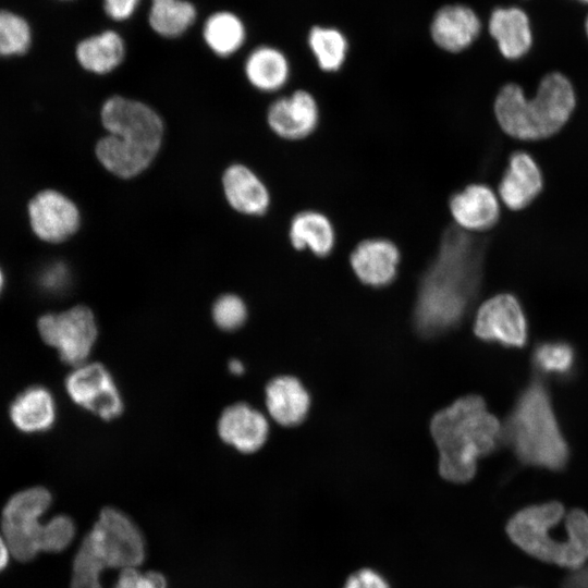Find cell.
<instances>
[{"label": "cell", "instance_id": "cell-1", "mask_svg": "<svg viewBox=\"0 0 588 588\" xmlns=\"http://www.w3.org/2000/svg\"><path fill=\"white\" fill-rule=\"evenodd\" d=\"M480 278L481 252L471 235L456 228L446 232L420 281L414 310L417 331L431 338L456 327L478 293Z\"/></svg>", "mask_w": 588, "mask_h": 588}, {"label": "cell", "instance_id": "cell-2", "mask_svg": "<svg viewBox=\"0 0 588 588\" xmlns=\"http://www.w3.org/2000/svg\"><path fill=\"white\" fill-rule=\"evenodd\" d=\"M430 429L439 451L440 475L454 483L469 481L478 460L503 441L502 422L478 395L463 396L437 413Z\"/></svg>", "mask_w": 588, "mask_h": 588}, {"label": "cell", "instance_id": "cell-3", "mask_svg": "<svg viewBox=\"0 0 588 588\" xmlns=\"http://www.w3.org/2000/svg\"><path fill=\"white\" fill-rule=\"evenodd\" d=\"M503 426V441L527 466L561 470L569 448L548 388L540 380L522 390Z\"/></svg>", "mask_w": 588, "mask_h": 588}, {"label": "cell", "instance_id": "cell-4", "mask_svg": "<svg viewBox=\"0 0 588 588\" xmlns=\"http://www.w3.org/2000/svg\"><path fill=\"white\" fill-rule=\"evenodd\" d=\"M510 538L527 553L565 567L588 560V515L559 502L528 506L507 524Z\"/></svg>", "mask_w": 588, "mask_h": 588}, {"label": "cell", "instance_id": "cell-5", "mask_svg": "<svg viewBox=\"0 0 588 588\" xmlns=\"http://www.w3.org/2000/svg\"><path fill=\"white\" fill-rule=\"evenodd\" d=\"M144 559L145 541L137 526L120 510L105 507L74 556L70 588H102V571L138 567Z\"/></svg>", "mask_w": 588, "mask_h": 588}, {"label": "cell", "instance_id": "cell-6", "mask_svg": "<svg viewBox=\"0 0 588 588\" xmlns=\"http://www.w3.org/2000/svg\"><path fill=\"white\" fill-rule=\"evenodd\" d=\"M577 107V90L565 74L543 75L523 105L525 143L537 144L560 134L572 121Z\"/></svg>", "mask_w": 588, "mask_h": 588}, {"label": "cell", "instance_id": "cell-7", "mask_svg": "<svg viewBox=\"0 0 588 588\" xmlns=\"http://www.w3.org/2000/svg\"><path fill=\"white\" fill-rule=\"evenodd\" d=\"M51 502L48 489L34 486L15 492L4 504L1 534L17 561L28 562L42 552L47 523L41 517Z\"/></svg>", "mask_w": 588, "mask_h": 588}, {"label": "cell", "instance_id": "cell-8", "mask_svg": "<svg viewBox=\"0 0 588 588\" xmlns=\"http://www.w3.org/2000/svg\"><path fill=\"white\" fill-rule=\"evenodd\" d=\"M100 120L107 134L125 147L152 159L158 155L164 125L148 105L115 95L102 103Z\"/></svg>", "mask_w": 588, "mask_h": 588}, {"label": "cell", "instance_id": "cell-9", "mask_svg": "<svg viewBox=\"0 0 588 588\" xmlns=\"http://www.w3.org/2000/svg\"><path fill=\"white\" fill-rule=\"evenodd\" d=\"M37 330L42 342L72 367L87 362L98 338L96 317L90 308L83 305L41 315Z\"/></svg>", "mask_w": 588, "mask_h": 588}, {"label": "cell", "instance_id": "cell-10", "mask_svg": "<svg viewBox=\"0 0 588 588\" xmlns=\"http://www.w3.org/2000/svg\"><path fill=\"white\" fill-rule=\"evenodd\" d=\"M64 385L74 404L103 420H112L123 412L119 389L109 370L100 363L85 362L73 367Z\"/></svg>", "mask_w": 588, "mask_h": 588}, {"label": "cell", "instance_id": "cell-11", "mask_svg": "<svg viewBox=\"0 0 588 588\" xmlns=\"http://www.w3.org/2000/svg\"><path fill=\"white\" fill-rule=\"evenodd\" d=\"M474 331L482 341L523 347L528 339V322L519 299L507 292L486 299L477 310Z\"/></svg>", "mask_w": 588, "mask_h": 588}, {"label": "cell", "instance_id": "cell-12", "mask_svg": "<svg viewBox=\"0 0 588 588\" xmlns=\"http://www.w3.org/2000/svg\"><path fill=\"white\" fill-rule=\"evenodd\" d=\"M546 188V174L539 160L526 148L507 157L495 191L503 208L517 213L530 208Z\"/></svg>", "mask_w": 588, "mask_h": 588}, {"label": "cell", "instance_id": "cell-13", "mask_svg": "<svg viewBox=\"0 0 588 588\" xmlns=\"http://www.w3.org/2000/svg\"><path fill=\"white\" fill-rule=\"evenodd\" d=\"M28 218L35 235L51 244L69 240L81 225L76 204L56 189H44L30 199Z\"/></svg>", "mask_w": 588, "mask_h": 588}, {"label": "cell", "instance_id": "cell-14", "mask_svg": "<svg viewBox=\"0 0 588 588\" xmlns=\"http://www.w3.org/2000/svg\"><path fill=\"white\" fill-rule=\"evenodd\" d=\"M503 206L495 187L473 182L453 194L449 211L456 229L473 234L494 228L502 217Z\"/></svg>", "mask_w": 588, "mask_h": 588}, {"label": "cell", "instance_id": "cell-15", "mask_svg": "<svg viewBox=\"0 0 588 588\" xmlns=\"http://www.w3.org/2000/svg\"><path fill=\"white\" fill-rule=\"evenodd\" d=\"M320 120L316 98L307 90L297 89L274 100L267 111L270 130L286 140H301L311 135Z\"/></svg>", "mask_w": 588, "mask_h": 588}, {"label": "cell", "instance_id": "cell-16", "mask_svg": "<svg viewBox=\"0 0 588 588\" xmlns=\"http://www.w3.org/2000/svg\"><path fill=\"white\" fill-rule=\"evenodd\" d=\"M401 260L396 244L384 237L360 241L350 256V264L360 282L382 287L394 281Z\"/></svg>", "mask_w": 588, "mask_h": 588}, {"label": "cell", "instance_id": "cell-17", "mask_svg": "<svg viewBox=\"0 0 588 588\" xmlns=\"http://www.w3.org/2000/svg\"><path fill=\"white\" fill-rule=\"evenodd\" d=\"M217 430L224 443L249 454L266 443L269 425L265 415L249 404L235 403L221 413Z\"/></svg>", "mask_w": 588, "mask_h": 588}, {"label": "cell", "instance_id": "cell-18", "mask_svg": "<svg viewBox=\"0 0 588 588\" xmlns=\"http://www.w3.org/2000/svg\"><path fill=\"white\" fill-rule=\"evenodd\" d=\"M57 402L51 391L39 384L21 391L11 402L8 415L13 427L25 434L50 430L57 420Z\"/></svg>", "mask_w": 588, "mask_h": 588}, {"label": "cell", "instance_id": "cell-19", "mask_svg": "<svg viewBox=\"0 0 588 588\" xmlns=\"http://www.w3.org/2000/svg\"><path fill=\"white\" fill-rule=\"evenodd\" d=\"M226 201L237 212L247 216L265 215L270 206V193L264 181L247 166L233 163L222 175Z\"/></svg>", "mask_w": 588, "mask_h": 588}, {"label": "cell", "instance_id": "cell-20", "mask_svg": "<svg viewBox=\"0 0 588 588\" xmlns=\"http://www.w3.org/2000/svg\"><path fill=\"white\" fill-rule=\"evenodd\" d=\"M480 28V20L471 9L462 4H451L441 8L434 14L430 33L441 49L460 52L476 40Z\"/></svg>", "mask_w": 588, "mask_h": 588}, {"label": "cell", "instance_id": "cell-21", "mask_svg": "<svg viewBox=\"0 0 588 588\" xmlns=\"http://www.w3.org/2000/svg\"><path fill=\"white\" fill-rule=\"evenodd\" d=\"M310 397L301 383L292 376L273 378L266 387V406L270 416L280 425L292 427L307 416Z\"/></svg>", "mask_w": 588, "mask_h": 588}, {"label": "cell", "instance_id": "cell-22", "mask_svg": "<svg viewBox=\"0 0 588 588\" xmlns=\"http://www.w3.org/2000/svg\"><path fill=\"white\" fill-rule=\"evenodd\" d=\"M489 33L499 51L507 60H518L530 49L532 42L529 21L518 8H499L491 13Z\"/></svg>", "mask_w": 588, "mask_h": 588}, {"label": "cell", "instance_id": "cell-23", "mask_svg": "<svg viewBox=\"0 0 588 588\" xmlns=\"http://www.w3.org/2000/svg\"><path fill=\"white\" fill-rule=\"evenodd\" d=\"M289 238L297 250H309L315 256L326 257L334 248L336 233L332 221L321 211L307 209L297 212L291 220Z\"/></svg>", "mask_w": 588, "mask_h": 588}, {"label": "cell", "instance_id": "cell-24", "mask_svg": "<svg viewBox=\"0 0 588 588\" xmlns=\"http://www.w3.org/2000/svg\"><path fill=\"white\" fill-rule=\"evenodd\" d=\"M290 71L285 54L270 46L255 48L244 64L247 81L264 93H274L283 88L289 81Z\"/></svg>", "mask_w": 588, "mask_h": 588}, {"label": "cell", "instance_id": "cell-25", "mask_svg": "<svg viewBox=\"0 0 588 588\" xmlns=\"http://www.w3.org/2000/svg\"><path fill=\"white\" fill-rule=\"evenodd\" d=\"M76 59L81 66L95 74H108L117 69L125 57L123 38L114 30L83 39L76 47Z\"/></svg>", "mask_w": 588, "mask_h": 588}, {"label": "cell", "instance_id": "cell-26", "mask_svg": "<svg viewBox=\"0 0 588 588\" xmlns=\"http://www.w3.org/2000/svg\"><path fill=\"white\" fill-rule=\"evenodd\" d=\"M203 37L215 54L230 57L243 46L246 29L242 20L233 12L218 11L206 20Z\"/></svg>", "mask_w": 588, "mask_h": 588}, {"label": "cell", "instance_id": "cell-27", "mask_svg": "<svg viewBox=\"0 0 588 588\" xmlns=\"http://www.w3.org/2000/svg\"><path fill=\"white\" fill-rule=\"evenodd\" d=\"M196 15V8L187 0H151L148 23L158 35L175 38L194 24Z\"/></svg>", "mask_w": 588, "mask_h": 588}, {"label": "cell", "instance_id": "cell-28", "mask_svg": "<svg viewBox=\"0 0 588 588\" xmlns=\"http://www.w3.org/2000/svg\"><path fill=\"white\" fill-rule=\"evenodd\" d=\"M308 46L318 66L324 72H336L345 62L347 40L336 28L313 27L308 34Z\"/></svg>", "mask_w": 588, "mask_h": 588}, {"label": "cell", "instance_id": "cell-29", "mask_svg": "<svg viewBox=\"0 0 588 588\" xmlns=\"http://www.w3.org/2000/svg\"><path fill=\"white\" fill-rule=\"evenodd\" d=\"M575 362L574 348L564 341L542 342L532 353L536 370L547 376L567 377L573 371Z\"/></svg>", "mask_w": 588, "mask_h": 588}, {"label": "cell", "instance_id": "cell-30", "mask_svg": "<svg viewBox=\"0 0 588 588\" xmlns=\"http://www.w3.org/2000/svg\"><path fill=\"white\" fill-rule=\"evenodd\" d=\"M30 45V29L19 15L0 11V57L23 54Z\"/></svg>", "mask_w": 588, "mask_h": 588}, {"label": "cell", "instance_id": "cell-31", "mask_svg": "<svg viewBox=\"0 0 588 588\" xmlns=\"http://www.w3.org/2000/svg\"><path fill=\"white\" fill-rule=\"evenodd\" d=\"M213 322L223 331L240 329L247 319V307L236 294L228 293L219 296L211 309Z\"/></svg>", "mask_w": 588, "mask_h": 588}, {"label": "cell", "instance_id": "cell-32", "mask_svg": "<svg viewBox=\"0 0 588 588\" xmlns=\"http://www.w3.org/2000/svg\"><path fill=\"white\" fill-rule=\"evenodd\" d=\"M75 525L66 515H57L46 524L42 552H61L72 542Z\"/></svg>", "mask_w": 588, "mask_h": 588}, {"label": "cell", "instance_id": "cell-33", "mask_svg": "<svg viewBox=\"0 0 588 588\" xmlns=\"http://www.w3.org/2000/svg\"><path fill=\"white\" fill-rule=\"evenodd\" d=\"M113 588H167V580L158 572L140 573L137 567L120 571Z\"/></svg>", "mask_w": 588, "mask_h": 588}, {"label": "cell", "instance_id": "cell-34", "mask_svg": "<svg viewBox=\"0 0 588 588\" xmlns=\"http://www.w3.org/2000/svg\"><path fill=\"white\" fill-rule=\"evenodd\" d=\"M342 588H392L389 580L379 571L362 567L353 572Z\"/></svg>", "mask_w": 588, "mask_h": 588}, {"label": "cell", "instance_id": "cell-35", "mask_svg": "<svg viewBox=\"0 0 588 588\" xmlns=\"http://www.w3.org/2000/svg\"><path fill=\"white\" fill-rule=\"evenodd\" d=\"M68 282L69 272L62 264L49 265L39 274L40 286L49 293L61 292Z\"/></svg>", "mask_w": 588, "mask_h": 588}, {"label": "cell", "instance_id": "cell-36", "mask_svg": "<svg viewBox=\"0 0 588 588\" xmlns=\"http://www.w3.org/2000/svg\"><path fill=\"white\" fill-rule=\"evenodd\" d=\"M140 0H103L106 14L114 21H125L136 11Z\"/></svg>", "mask_w": 588, "mask_h": 588}, {"label": "cell", "instance_id": "cell-37", "mask_svg": "<svg viewBox=\"0 0 588 588\" xmlns=\"http://www.w3.org/2000/svg\"><path fill=\"white\" fill-rule=\"evenodd\" d=\"M563 588H588V565L568 576Z\"/></svg>", "mask_w": 588, "mask_h": 588}, {"label": "cell", "instance_id": "cell-38", "mask_svg": "<svg viewBox=\"0 0 588 588\" xmlns=\"http://www.w3.org/2000/svg\"><path fill=\"white\" fill-rule=\"evenodd\" d=\"M11 555V550L4 537L0 534V572L7 567Z\"/></svg>", "mask_w": 588, "mask_h": 588}, {"label": "cell", "instance_id": "cell-39", "mask_svg": "<svg viewBox=\"0 0 588 588\" xmlns=\"http://www.w3.org/2000/svg\"><path fill=\"white\" fill-rule=\"evenodd\" d=\"M229 370L231 373L235 376H240L244 372L245 368L241 360L232 359L229 363Z\"/></svg>", "mask_w": 588, "mask_h": 588}, {"label": "cell", "instance_id": "cell-40", "mask_svg": "<svg viewBox=\"0 0 588 588\" xmlns=\"http://www.w3.org/2000/svg\"><path fill=\"white\" fill-rule=\"evenodd\" d=\"M4 283H5L4 273H3V270H2L1 267H0V295H1L2 292H3Z\"/></svg>", "mask_w": 588, "mask_h": 588}, {"label": "cell", "instance_id": "cell-41", "mask_svg": "<svg viewBox=\"0 0 588 588\" xmlns=\"http://www.w3.org/2000/svg\"><path fill=\"white\" fill-rule=\"evenodd\" d=\"M586 32H587V35H588V17L586 20Z\"/></svg>", "mask_w": 588, "mask_h": 588}, {"label": "cell", "instance_id": "cell-42", "mask_svg": "<svg viewBox=\"0 0 588 588\" xmlns=\"http://www.w3.org/2000/svg\"><path fill=\"white\" fill-rule=\"evenodd\" d=\"M580 1L588 3V0H580Z\"/></svg>", "mask_w": 588, "mask_h": 588}]
</instances>
